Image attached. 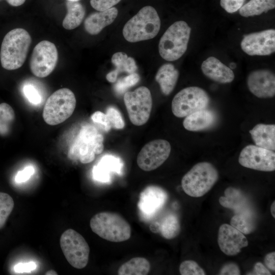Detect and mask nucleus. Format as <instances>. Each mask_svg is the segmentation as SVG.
Returning a JSON list of instances; mask_svg holds the SVG:
<instances>
[{"instance_id": "nucleus-20", "label": "nucleus", "mask_w": 275, "mask_h": 275, "mask_svg": "<svg viewBox=\"0 0 275 275\" xmlns=\"http://www.w3.org/2000/svg\"><path fill=\"white\" fill-rule=\"evenodd\" d=\"M118 14V9L114 7L106 10L93 12L86 18L85 29L90 35H97L103 28L114 22Z\"/></svg>"}, {"instance_id": "nucleus-2", "label": "nucleus", "mask_w": 275, "mask_h": 275, "mask_svg": "<svg viewBox=\"0 0 275 275\" xmlns=\"http://www.w3.org/2000/svg\"><path fill=\"white\" fill-rule=\"evenodd\" d=\"M160 24L156 10L151 6H146L126 23L123 29V35L129 42L149 40L157 35Z\"/></svg>"}, {"instance_id": "nucleus-1", "label": "nucleus", "mask_w": 275, "mask_h": 275, "mask_svg": "<svg viewBox=\"0 0 275 275\" xmlns=\"http://www.w3.org/2000/svg\"><path fill=\"white\" fill-rule=\"evenodd\" d=\"M29 33L22 28L9 31L4 37L0 51L2 67L8 70H16L24 64L31 43Z\"/></svg>"}, {"instance_id": "nucleus-14", "label": "nucleus", "mask_w": 275, "mask_h": 275, "mask_svg": "<svg viewBox=\"0 0 275 275\" xmlns=\"http://www.w3.org/2000/svg\"><path fill=\"white\" fill-rule=\"evenodd\" d=\"M240 46L250 56H268L275 51V30L268 29L243 36Z\"/></svg>"}, {"instance_id": "nucleus-25", "label": "nucleus", "mask_w": 275, "mask_h": 275, "mask_svg": "<svg viewBox=\"0 0 275 275\" xmlns=\"http://www.w3.org/2000/svg\"><path fill=\"white\" fill-rule=\"evenodd\" d=\"M123 163L121 160L114 155H104L94 168L93 176L97 180L105 182L109 179V172L120 173Z\"/></svg>"}, {"instance_id": "nucleus-36", "label": "nucleus", "mask_w": 275, "mask_h": 275, "mask_svg": "<svg viewBox=\"0 0 275 275\" xmlns=\"http://www.w3.org/2000/svg\"><path fill=\"white\" fill-rule=\"evenodd\" d=\"M23 92L28 99L33 104H38L41 101V97L38 90L33 86L28 84L23 88Z\"/></svg>"}, {"instance_id": "nucleus-9", "label": "nucleus", "mask_w": 275, "mask_h": 275, "mask_svg": "<svg viewBox=\"0 0 275 275\" xmlns=\"http://www.w3.org/2000/svg\"><path fill=\"white\" fill-rule=\"evenodd\" d=\"M210 99L207 92L198 87L185 88L174 97L172 111L177 117H185L200 109L207 108Z\"/></svg>"}, {"instance_id": "nucleus-3", "label": "nucleus", "mask_w": 275, "mask_h": 275, "mask_svg": "<svg viewBox=\"0 0 275 275\" xmlns=\"http://www.w3.org/2000/svg\"><path fill=\"white\" fill-rule=\"evenodd\" d=\"M90 225L92 231L107 241L120 242L129 239L131 230L129 224L120 214L101 212L94 215Z\"/></svg>"}, {"instance_id": "nucleus-35", "label": "nucleus", "mask_w": 275, "mask_h": 275, "mask_svg": "<svg viewBox=\"0 0 275 275\" xmlns=\"http://www.w3.org/2000/svg\"><path fill=\"white\" fill-rule=\"evenodd\" d=\"M106 115L111 127L117 129H123L125 126V122L120 112L114 106H109Z\"/></svg>"}, {"instance_id": "nucleus-39", "label": "nucleus", "mask_w": 275, "mask_h": 275, "mask_svg": "<svg viewBox=\"0 0 275 275\" xmlns=\"http://www.w3.org/2000/svg\"><path fill=\"white\" fill-rule=\"evenodd\" d=\"M91 119L94 122L102 125L106 131H108L112 128L106 114L100 111L94 113L91 116Z\"/></svg>"}, {"instance_id": "nucleus-5", "label": "nucleus", "mask_w": 275, "mask_h": 275, "mask_svg": "<svg viewBox=\"0 0 275 275\" xmlns=\"http://www.w3.org/2000/svg\"><path fill=\"white\" fill-rule=\"evenodd\" d=\"M104 138L93 125H83L70 147L68 157L78 159L82 163L94 160L96 155L101 154L104 149Z\"/></svg>"}, {"instance_id": "nucleus-37", "label": "nucleus", "mask_w": 275, "mask_h": 275, "mask_svg": "<svg viewBox=\"0 0 275 275\" xmlns=\"http://www.w3.org/2000/svg\"><path fill=\"white\" fill-rule=\"evenodd\" d=\"M245 0H220L221 6L228 13H233L243 5Z\"/></svg>"}, {"instance_id": "nucleus-31", "label": "nucleus", "mask_w": 275, "mask_h": 275, "mask_svg": "<svg viewBox=\"0 0 275 275\" xmlns=\"http://www.w3.org/2000/svg\"><path fill=\"white\" fill-rule=\"evenodd\" d=\"M253 216L243 214H235L231 218V225L244 234H249L253 232L256 226L253 220Z\"/></svg>"}, {"instance_id": "nucleus-18", "label": "nucleus", "mask_w": 275, "mask_h": 275, "mask_svg": "<svg viewBox=\"0 0 275 275\" xmlns=\"http://www.w3.org/2000/svg\"><path fill=\"white\" fill-rule=\"evenodd\" d=\"M201 70L208 78L221 84L230 83L235 77L230 67L214 57H209L203 62Z\"/></svg>"}, {"instance_id": "nucleus-29", "label": "nucleus", "mask_w": 275, "mask_h": 275, "mask_svg": "<svg viewBox=\"0 0 275 275\" xmlns=\"http://www.w3.org/2000/svg\"><path fill=\"white\" fill-rule=\"evenodd\" d=\"M275 8V0H250L239 10L245 17L259 15Z\"/></svg>"}, {"instance_id": "nucleus-48", "label": "nucleus", "mask_w": 275, "mask_h": 275, "mask_svg": "<svg viewBox=\"0 0 275 275\" xmlns=\"http://www.w3.org/2000/svg\"><path fill=\"white\" fill-rule=\"evenodd\" d=\"M66 1H71V2H78L80 0H66Z\"/></svg>"}, {"instance_id": "nucleus-12", "label": "nucleus", "mask_w": 275, "mask_h": 275, "mask_svg": "<svg viewBox=\"0 0 275 275\" xmlns=\"http://www.w3.org/2000/svg\"><path fill=\"white\" fill-rule=\"evenodd\" d=\"M171 151L170 143L164 140L158 139L145 145L137 156L139 167L145 171L155 170L168 158Z\"/></svg>"}, {"instance_id": "nucleus-11", "label": "nucleus", "mask_w": 275, "mask_h": 275, "mask_svg": "<svg viewBox=\"0 0 275 275\" xmlns=\"http://www.w3.org/2000/svg\"><path fill=\"white\" fill-rule=\"evenodd\" d=\"M58 60V52L55 45L43 40L33 49L30 62L31 71L38 77H45L54 69Z\"/></svg>"}, {"instance_id": "nucleus-8", "label": "nucleus", "mask_w": 275, "mask_h": 275, "mask_svg": "<svg viewBox=\"0 0 275 275\" xmlns=\"http://www.w3.org/2000/svg\"><path fill=\"white\" fill-rule=\"evenodd\" d=\"M60 243L63 254L71 266L77 269L86 266L90 248L81 235L73 229H67L62 234Z\"/></svg>"}, {"instance_id": "nucleus-16", "label": "nucleus", "mask_w": 275, "mask_h": 275, "mask_svg": "<svg viewBox=\"0 0 275 275\" xmlns=\"http://www.w3.org/2000/svg\"><path fill=\"white\" fill-rule=\"evenodd\" d=\"M247 85L250 91L258 98H271L275 95V76L270 70L252 71L248 76Z\"/></svg>"}, {"instance_id": "nucleus-40", "label": "nucleus", "mask_w": 275, "mask_h": 275, "mask_svg": "<svg viewBox=\"0 0 275 275\" xmlns=\"http://www.w3.org/2000/svg\"><path fill=\"white\" fill-rule=\"evenodd\" d=\"M35 170L33 167L28 166L23 170L19 171L15 177V180L17 183L24 182L29 180L33 175Z\"/></svg>"}, {"instance_id": "nucleus-41", "label": "nucleus", "mask_w": 275, "mask_h": 275, "mask_svg": "<svg viewBox=\"0 0 275 275\" xmlns=\"http://www.w3.org/2000/svg\"><path fill=\"white\" fill-rule=\"evenodd\" d=\"M219 274L239 275L240 274V271L236 264L231 262L225 264L221 268Z\"/></svg>"}, {"instance_id": "nucleus-43", "label": "nucleus", "mask_w": 275, "mask_h": 275, "mask_svg": "<svg viewBox=\"0 0 275 275\" xmlns=\"http://www.w3.org/2000/svg\"><path fill=\"white\" fill-rule=\"evenodd\" d=\"M253 274L257 275H270V272L261 262L256 263L254 267Z\"/></svg>"}, {"instance_id": "nucleus-44", "label": "nucleus", "mask_w": 275, "mask_h": 275, "mask_svg": "<svg viewBox=\"0 0 275 275\" xmlns=\"http://www.w3.org/2000/svg\"><path fill=\"white\" fill-rule=\"evenodd\" d=\"M264 262L266 266L272 271H275V253L267 254L265 257Z\"/></svg>"}, {"instance_id": "nucleus-10", "label": "nucleus", "mask_w": 275, "mask_h": 275, "mask_svg": "<svg viewBox=\"0 0 275 275\" xmlns=\"http://www.w3.org/2000/svg\"><path fill=\"white\" fill-rule=\"evenodd\" d=\"M124 102L131 122L136 126L145 124L149 120L152 107L151 92L146 87L126 92Z\"/></svg>"}, {"instance_id": "nucleus-28", "label": "nucleus", "mask_w": 275, "mask_h": 275, "mask_svg": "<svg viewBox=\"0 0 275 275\" xmlns=\"http://www.w3.org/2000/svg\"><path fill=\"white\" fill-rule=\"evenodd\" d=\"M150 269V264L147 259L134 257L122 264L117 272L119 275H146Z\"/></svg>"}, {"instance_id": "nucleus-15", "label": "nucleus", "mask_w": 275, "mask_h": 275, "mask_svg": "<svg viewBox=\"0 0 275 275\" xmlns=\"http://www.w3.org/2000/svg\"><path fill=\"white\" fill-rule=\"evenodd\" d=\"M217 242L220 250L228 256H235L248 245L244 234L231 225H222L218 230Z\"/></svg>"}, {"instance_id": "nucleus-19", "label": "nucleus", "mask_w": 275, "mask_h": 275, "mask_svg": "<svg viewBox=\"0 0 275 275\" xmlns=\"http://www.w3.org/2000/svg\"><path fill=\"white\" fill-rule=\"evenodd\" d=\"M224 195L219 199V204L222 206L233 210L235 214L253 216L249 200L239 189L229 187L225 189Z\"/></svg>"}, {"instance_id": "nucleus-49", "label": "nucleus", "mask_w": 275, "mask_h": 275, "mask_svg": "<svg viewBox=\"0 0 275 275\" xmlns=\"http://www.w3.org/2000/svg\"><path fill=\"white\" fill-rule=\"evenodd\" d=\"M1 1V0H0Z\"/></svg>"}, {"instance_id": "nucleus-21", "label": "nucleus", "mask_w": 275, "mask_h": 275, "mask_svg": "<svg viewBox=\"0 0 275 275\" xmlns=\"http://www.w3.org/2000/svg\"><path fill=\"white\" fill-rule=\"evenodd\" d=\"M216 120V114L213 111L205 108L186 116L183 125L188 131H199L212 127Z\"/></svg>"}, {"instance_id": "nucleus-45", "label": "nucleus", "mask_w": 275, "mask_h": 275, "mask_svg": "<svg viewBox=\"0 0 275 275\" xmlns=\"http://www.w3.org/2000/svg\"><path fill=\"white\" fill-rule=\"evenodd\" d=\"M12 6L17 7L22 5L26 0H6Z\"/></svg>"}, {"instance_id": "nucleus-7", "label": "nucleus", "mask_w": 275, "mask_h": 275, "mask_svg": "<svg viewBox=\"0 0 275 275\" xmlns=\"http://www.w3.org/2000/svg\"><path fill=\"white\" fill-rule=\"evenodd\" d=\"M76 103L75 95L70 89L62 88L57 90L45 102L42 114L44 121L50 125L64 122L72 115Z\"/></svg>"}, {"instance_id": "nucleus-42", "label": "nucleus", "mask_w": 275, "mask_h": 275, "mask_svg": "<svg viewBox=\"0 0 275 275\" xmlns=\"http://www.w3.org/2000/svg\"><path fill=\"white\" fill-rule=\"evenodd\" d=\"M36 267V264L33 262L25 263H19L16 264L14 269L16 272L21 273L30 272L31 271L34 270Z\"/></svg>"}, {"instance_id": "nucleus-26", "label": "nucleus", "mask_w": 275, "mask_h": 275, "mask_svg": "<svg viewBox=\"0 0 275 275\" xmlns=\"http://www.w3.org/2000/svg\"><path fill=\"white\" fill-rule=\"evenodd\" d=\"M150 230L153 233L159 232L166 239H172L179 234L180 224L177 216L170 214L164 216L159 223H152Z\"/></svg>"}, {"instance_id": "nucleus-32", "label": "nucleus", "mask_w": 275, "mask_h": 275, "mask_svg": "<svg viewBox=\"0 0 275 275\" xmlns=\"http://www.w3.org/2000/svg\"><path fill=\"white\" fill-rule=\"evenodd\" d=\"M14 206L13 199L10 195L0 192V229L5 225Z\"/></svg>"}, {"instance_id": "nucleus-30", "label": "nucleus", "mask_w": 275, "mask_h": 275, "mask_svg": "<svg viewBox=\"0 0 275 275\" xmlns=\"http://www.w3.org/2000/svg\"><path fill=\"white\" fill-rule=\"evenodd\" d=\"M15 119L13 108L6 103L0 104V135L6 136L9 133L11 126Z\"/></svg>"}, {"instance_id": "nucleus-23", "label": "nucleus", "mask_w": 275, "mask_h": 275, "mask_svg": "<svg viewBox=\"0 0 275 275\" xmlns=\"http://www.w3.org/2000/svg\"><path fill=\"white\" fill-rule=\"evenodd\" d=\"M111 61L115 69L106 75L107 80L110 82H116L119 74L123 72L131 74L135 72L138 69L134 59L123 52L115 53Z\"/></svg>"}, {"instance_id": "nucleus-34", "label": "nucleus", "mask_w": 275, "mask_h": 275, "mask_svg": "<svg viewBox=\"0 0 275 275\" xmlns=\"http://www.w3.org/2000/svg\"><path fill=\"white\" fill-rule=\"evenodd\" d=\"M179 272L181 275H204L205 272L195 261L185 260L179 266Z\"/></svg>"}, {"instance_id": "nucleus-47", "label": "nucleus", "mask_w": 275, "mask_h": 275, "mask_svg": "<svg viewBox=\"0 0 275 275\" xmlns=\"http://www.w3.org/2000/svg\"><path fill=\"white\" fill-rule=\"evenodd\" d=\"M45 274H47V275H54V274H58V273H57L56 271H55L53 270H50L47 271L45 273Z\"/></svg>"}, {"instance_id": "nucleus-6", "label": "nucleus", "mask_w": 275, "mask_h": 275, "mask_svg": "<svg viewBox=\"0 0 275 275\" xmlns=\"http://www.w3.org/2000/svg\"><path fill=\"white\" fill-rule=\"evenodd\" d=\"M218 173L213 164L201 162L195 164L181 180L183 191L192 197H201L208 193L215 184Z\"/></svg>"}, {"instance_id": "nucleus-13", "label": "nucleus", "mask_w": 275, "mask_h": 275, "mask_svg": "<svg viewBox=\"0 0 275 275\" xmlns=\"http://www.w3.org/2000/svg\"><path fill=\"white\" fill-rule=\"evenodd\" d=\"M238 161L247 168L271 172L275 170V153L256 145H249L241 150Z\"/></svg>"}, {"instance_id": "nucleus-24", "label": "nucleus", "mask_w": 275, "mask_h": 275, "mask_svg": "<svg viewBox=\"0 0 275 275\" xmlns=\"http://www.w3.org/2000/svg\"><path fill=\"white\" fill-rule=\"evenodd\" d=\"M179 71L171 63H166L158 69L155 80L158 83L160 90L164 95H169L175 88L179 78Z\"/></svg>"}, {"instance_id": "nucleus-22", "label": "nucleus", "mask_w": 275, "mask_h": 275, "mask_svg": "<svg viewBox=\"0 0 275 275\" xmlns=\"http://www.w3.org/2000/svg\"><path fill=\"white\" fill-rule=\"evenodd\" d=\"M249 132L256 146L274 151V124H258L250 130Z\"/></svg>"}, {"instance_id": "nucleus-4", "label": "nucleus", "mask_w": 275, "mask_h": 275, "mask_svg": "<svg viewBox=\"0 0 275 275\" xmlns=\"http://www.w3.org/2000/svg\"><path fill=\"white\" fill-rule=\"evenodd\" d=\"M191 28L184 21L173 23L161 36L158 50L162 59L174 61L180 58L186 52L190 38Z\"/></svg>"}, {"instance_id": "nucleus-33", "label": "nucleus", "mask_w": 275, "mask_h": 275, "mask_svg": "<svg viewBox=\"0 0 275 275\" xmlns=\"http://www.w3.org/2000/svg\"><path fill=\"white\" fill-rule=\"evenodd\" d=\"M140 77L136 72L120 78L116 81L114 90L118 94L124 93L129 88L135 85L140 80Z\"/></svg>"}, {"instance_id": "nucleus-46", "label": "nucleus", "mask_w": 275, "mask_h": 275, "mask_svg": "<svg viewBox=\"0 0 275 275\" xmlns=\"http://www.w3.org/2000/svg\"><path fill=\"white\" fill-rule=\"evenodd\" d=\"M270 212L273 218L275 217V201H274L270 207Z\"/></svg>"}, {"instance_id": "nucleus-38", "label": "nucleus", "mask_w": 275, "mask_h": 275, "mask_svg": "<svg viewBox=\"0 0 275 275\" xmlns=\"http://www.w3.org/2000/svg\"><path fill=\"white\" fill-rule=\"evenodd\" d=\"M121 0H90L91 6L98 11L106 10L113 7Z\"/></svg>"}, {"instance_id": "nucleus-17", "label": "nucleus", "mask_w": 275, "mask_h": 275, "mask_svg": "<svg viewBox=\"0 0 275 275\" xmlns=\"http://www.w3.org/2000/svg\"><path fill=\"white\" fill-rule=\"evenodd\" d=\"M140 196L139 208L143 214L148 216L153 215L161 209L168 199L167 192L156 185L146 187Z\"/></svg>"}, {"instance_id": "nucleus-27", "label": "nucleus", "mask_w": 275, "mask_h": 275, "mask_svg": "<svg viewBox=\"0 0 275 275\" xmlns=\"http://www.w3.org/2000/svg\"><path fill=\"white\" fill-rule=\"evenodd\" d=\"M67 14L63 21V26L71 30L78 27L82 22L86 13L84 6L79 2H66Z\"/></svg>"}]
</instances>
